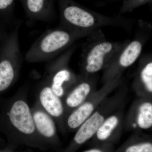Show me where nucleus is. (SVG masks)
<instances>
[{"instance_id": "f257e3e1", "label": "nucleus", "mask_w": 152, "mask_h": 152, "mask_svg": "<svg viewBox=\"0 0 152 152\" xmlns=\"http://www.w3.org/2000/svg\"><path fill=\"white\" fill-rule=\"evenodd\" d=\"M22 88L3 104L0 113V131L11 144L44 148L46 147L36 130L31 109Z\"/></svg>"}, {"instance_id": "0eeeda50", "label": "nucleus", "mask_w": 152, "mask_h": 152, "mask_svg": "<svg viewBox=\"0 0 152 152\" xmlns=\"http://www.w3.org/2000/svg\"><path fill=\"white\" fill-rule=\"evenodd\" d=\"M62 15L65 21L73 26L88 28L94 23V17L77 6H66L63 9Z\"/></svg>"}, {"instance_id": "6e6552de", "label": "nucleus", "mask_w": 152, "mask_h": 152, "mask_svg": "<svg viewBox=\"0 0 152 152\" xmlns=\"http://www.w3.org/2000/svg\"><path fill=\"white\" fill-rule=\"evenodd\" d=\"M113 48L112 44L103 42L95 46L90 51L87 57V71L90 73L97 72L102 66L104 59Z\"/></svg>"}, {"instance_id": "423d86ee", "label": "nucleus", "mask_w": 152, "mask_h": 152, "mask_svg": "<svg viewBox=\"0 0 152 152\" xmlns=\"http://www.w3.org/2000/svg\"><path fill=\"white\" fill-rule=\"evenodd\" d=\"M41 84L37 102L53 118H59L64 112L63 104L59 97L53 91L46 79L45 78Z\"/></svg>"}, {"instance_id": "a211bd4d", "label": "nucleus", "mask_w": 152, "mask_h": 152, "mask_svg": "<svg viewBox=\"0 0 152 152\" xmlns=\"http://www.w3.org/2000/svg\"><path fill=\"white\" fill-rule=\"evenodd\" d=\"M126 152H152V145L144 143L132 146L128 148Z\"/></svg>"}, {"instance_id": "f03ea898", "label": "nucleus", "mask_w": 152, "mask_h": 152, "mask_svg": "<svg viewBox=\"0 0 152 152\" xmlns=\"http://www.w3.org/2000/svg\"><path fill=\"white\" fill-rule=\"evenodd\" d=\"M20 21H17L7 39L4 56L0 61V93L5 91L18 77L22 64L19 31Z\"/></svg>"}, {"instance_id": "1a4fd4ad", "label": "nucleus", "mask_w": 152, "mask_h": 152, "mask_svg": "<svg viewBox=\"0 0 152 152\" xmlns=\"http://www.w3.org/2000/svg\"><path fill=\"white\" fill-rule=\"evenodd\" d=\"M71 75L69 71L66 69L55 70L48 65L45 79L49 82L52 91L59 97L64 94L63 85L70 80Z\"/></svg>"}, {"instance_id": "7ed1b4c3", "label": "nucleus", "mask_w": 152, "mask_h": 152, "mask_svg": "<svg viewBox=\"0 0 152 152\" xmlns=\"http://www.w3.org/2000/svg\"><path fill=\"white\" fill-rule=\"evenodd\" d=\"M71 39L70 34L66 31H47L29 49L25 56V60L32 63L49 61L58 52L69 43Z\"/></svg>"}, {"instance_id": "dca6fc26", "label": "nucleus", "mask_w": 152, "mask_h": 152, "mask_svg": "<svg viewBox=\"0 0 152 152\" xmlns=\"http://www.w3.org/2000/svg\"><path fill=\"white\" fill-rule=\"evenodd\" d=\"M15 0H0V11L5 13L10 20L14 18Z\"/></svg>"}, {"instance_id": "9b49d317", "label": "nucleus", "mask_w": 152, "mask_h": 152, "mask_svg": "<svg viewBox=\"0 0 152 152\" xmlns=\"http://www.w3.org/2000/svg\"><path fill=\"white\" fill-rule=\"evenodd\" d=\"M93 110L94 106L90 103H87L80 106L68 118V126L72 129L79 127L89 117Z\"/></svg>"}, {"instance_id": "f8f14e48", "label": "nucleus", "mask_w": 152, "mask_h": 152, "mask_svg": "<svg viewBox=\"0 0 152 152\" xmlns=\"http://www.w3.org/2000/svg\"><path fill=\"white\" fill-rule=\"evenodd\" d=\"M142 49L141 43L137 41L131 42L126 48L120 59V64L124 67H127L134 62L140 55Z\"/></svg>"}, {"instance_id": "20e7f679", "label": "nucleus", "mask_w": 152, "mask_h": 152, "mask_svg": "<svg viewBox=\"0 0 152 152\" xmlns=\"http://www.w3.org/2000/svg\"><path fill=\"white\" fill-rule=\"evenodd\" d=\"M31 109L37 132L46 147L48 146L56 135L54 120L37 102Z\"/></svg>"}, {"instance_id": "f3484780", "label": "nucleus", "mask_w": 152, "mask_h": 152, "mask_svg": "<svg viewBox=\"0 0 152 152\" xmlns=\"http://www.w3.org/2000/svg\"><path fill=\"white\" fill-rule=\"evenodd\" d=\"M141 77L144 84L150 92L152 91V63H149L142 72Z\"/></svg>"}, {"instance_id": "aec40b11", "label": "nucleus", "mask_w": 152, "mask_h": 152, "mask_svg": "<svg viewBox=\"0 0 152 152\" xmlns=\"http://www.w3.org/2000/svg\"><path fill=\"white\" fill-rule=\"evenodd\" d=\"M86 152H102L101 151H99V150H91V151H87Z\"/></svg>"}, {"instance_id": "2eb2a0df", "label": "nucleus", "mask_w": 152, "mask_h": 152, "mask_svg": "<svg viewBox=\"0 0 152 152\" xmlns=\"http://www.w3.org/2000/svg\"><path fill=\"white\" fill-rule=\"evenodd\" d=\"M118 124V119L117 117L112 116L108 118L102 123L97 132L98 138L102 140L107 138Z\"/></svg>"}, {"instance_id": "39448f33", "label": "nucleus", "mask_w": 152, "mask_h": 152, "mask_svg": "<svg viewBox=\"0 0 152 152\" xmlns=\"http://www.w3.org/2000/svg\"><path fill=\"white\" fill-rule=\"evenodd\" d=\"M28 18L49 22L54 13L53 0H20Z\"/></svg>"}, {"instance_id": "ddd939ff", "label": "nucleus", "mask_w": 152, "mask_h": 152, "mask_svg": "<svg viewBox=\"0 0 152 152\" xmlns=\"http://www.w3.org/2000/svg\"><path fill=\"white\" fill-rule=\"evenodd\" d=\"M90 86L83 83L76 87L68 96L66 101L67 104L70 107H76L84 102L90 91Z\"/></svg>"}, {"instance_id": "9d476101", "label": "nucleus", "mask_w": 152, "mask_h": 152, "mask_svg": "<svg viewBox=\"0 0 152 152\" xmlns=\"http://www.w3.org/2000/svg\"><path fill=\"white\" fill-rule=\"evenodd\" d=\"M104 121L102 116L97 112L95 113L79 129L74 138L75 142L81 144L91 137L97 132Z\"/></svg>"}, {"instance_id": "6ab92c4d", "label": "nucleus", "mask_w": 152, "mask_h": 152, "mask_svg": "<svg viewBox=\"0 0 152 152\" xmlns=\"http://www.w3.org/2000/svg\"><path fill=\"white\" fill-rule=\"evenodd\" d=\"M0 152H14L10 149L5 148L4 149L0 150Z\"/></svg>"}, {"instance_id": "4468645a", "label": "nucleus", "mask_w": 152, "mask_h": 152, "mask_svg": "<svg viewBox=\"0 0 152 152\" xmlns=\"http://www.w3.org/2000/svg\"><path fill=\"white\" fill-rule=\"evenodd\" d=\"M138 124L142 129H149L152 125V105L150 103L143 104L139 109Z\"/></svg>"}]
</instances>
